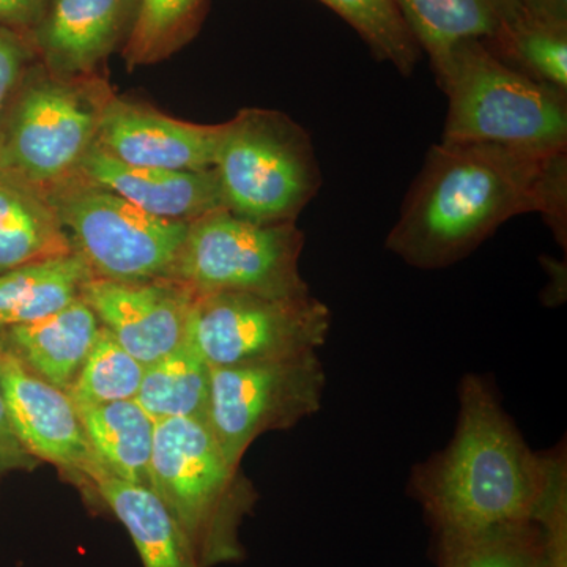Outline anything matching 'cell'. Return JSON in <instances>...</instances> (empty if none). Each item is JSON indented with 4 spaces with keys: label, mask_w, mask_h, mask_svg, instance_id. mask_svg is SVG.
Returning a JSON list of instances; mask_svg holds the SVG:
<instances>
[{
    "label": "cell",
    "mask_w": 567,
    "mask_h": 567,
    "mask_svg": "<svg viewBox=\"0 0 567 567\" xmlns=\"http://www.w3.org/2000/svg\"><path fill=\"white\" fill-rule=\"evenodd\" d=\"M0 386L7 415L22 447L54 465L95 505V487L107 477L85 434L80 412L65 391L33 374L0 344Z\"/></svg>",
    "instance_id": "cell-11"
},
{
    "label": "cell",
    "mask_w": 567,
    "mask_h": 567,
    "mask_svg": "<svg viewBox=\"0 0 567 567\" xmlns=\"http://www.w3.org/2000/svg\"><path fill=\"white\" fill-rule=\"evenodd\" d=\"M145 365L100 328L87 360L69 390L76 409L130 401L140 393Z\"/></svg>",
    "instance_id": "cell-27"
},
{
    "label": "cell",
    "mask_w": 567,
    "mask_h": 567,
    "mask_svg": "<svg viewBox=\"0 0 567 567\" xmlns=\"http://www.w3.org/2000/svg\"><path fill=\"white\" fill-rule=\"evenodd\" d=\"M151 488L188 537L200 567L244 561L240 529L259 495L240 466L226 461L207 421L155 423Z\"/></svg>",
    "instance_id": "cell-4"
},
{
    "label": "cell",
    "mask_w": 567,
    "mask_h": 567,
    "mask_svg": "<svg viewBox=\"0 0 567 567\" xmlns=\"http://www.w3.org/2000/svg\"><path fill=\"white\" fill-rule=\"evenodd\" d=\"M0 480H2V475H0Z\"/></svg>",
    "instance_id": "cell-33"
},
{
    "label": "cell",
    "mask_w": 567,
    "mask_h": 567,
    "mask_svg": "<svg viewBox=\"0 0 567 567\" xmlns=\"http://www.w3.org/2000/svg\"><path fill=\"white\" fill-rule=\"evenodd\" d=\"M481 41L509 69L567 93V24L520 9Z\"/></svg>",
    "instance_id": "cell-23"
},
{
    "label": "cell",
    "mask_w": 567,
    "mask_h": 567,
    "mask_svg": "<svg viewBox=\"0 0 567 567\" xmlns=\"http://www.w3.org/2000/svg\"><path fill=\"white\" fill-rule=\"evenodd\" d=\"M85 434L107 475L151 487L155 421L136 399L78 409Z\"/></svg>",
    "instance_id": "cell-20"
},
{
    "label": "cell",
    "mask_w": 567,
    "mask_h": 567,
    "mask_svg": "<svg viewBox=\"0 0 567 567\" xmlns=\"http://www.w3.org/2000/svg\"><path fill=\"white\" fill-rule=\"evenodd\" d=\"M547 477V453L528 446L488 380L466 374L453 439L412 470L409 494L434 540L450 539L535 522Z\"/></svg>",
    "instance_id": "cell-2"
},
{
    "label": "cell",
    "mask_w": 567,
    "mask_h": 567,
    "mask_svg": "<svg viewBox=\"0 0 567 567\" xmlns=\"http://www.w3.org/2000/svg\"><path fill=\"white\" fill-rule=\"evenodd\" d=\"M402 17L429 59L464 40H486L520 11L518 0H398Z\"/></svg>",
    "instance_id": "cell-21"
},
{
    "label": "cell",
    "mask_w": 567,
    "mask_h": 567,
    "mask_svg": "<svg viewBox=\"0 0 567 567\" xmlns=\"http://www.w3.org/2000/svg\"><path fill=\"white\" fill-rule=\"evenodd\" d=\"M327 372L319 352L212 368L208 425L224 457L238 468L254 440L289 431L322 409Z\"/></svg>",
    "instance_id": "cell-10"
},
{
    "label": "cell",
    "mask_w": 567,
    "mask_h": 567,
    "mask_svg": "<svg viewBox=\"0 0 567 567\" xmlns=\"http://www.w3.org/2000/svg\"><path fill=\"white\" fill-rule=\"evenodd\" d=\"M111 93L104 82L29 70L0 125V169L43 192L78 174Z\"/></svg>",
    "instance_id": "cell-6"
},
{
    "label": "cell",
    "mask_w": 567,
    "mask_h": 567,
    "mask_svg": "<svg viewBox=\"0 0 567 567\" xmlns=\"http://www.w3.org/2000/svg\"><path fill=\"white\" fill-rule=\"evenodd\" d=\"M431 65L447 99L443 144L566 152V92L509 69L481 40L454 44Z\"/></svg>",
    "instance_id": "cell-3"
},
{
    "label": "cell",
    "mask_w": 567,
    "mask_h": 567,
    "mask_svg": "<svg viewBox=\"0 0 567 567\" xmlns=\"http://www.w3.org/2000/svg\"><path fill=\"white\" fill-rule=\"evenodd\" d=\"M81 300L130 354L147 368L185 342L194 292L174 279L91 278Z\"/></svg>",
    "instance_id": "cell-12"
},
{
    "label": "cell",
    "mask_w": 567,
    "mask_h": 567,
    "mask_svg": "<svg viewBox=\"0 0 567 567\" xmlns=\"http://www.w3.org/2000/svg\"><path fill=\"white\" fill-rule=\"evenodd\" d=\"M212 368L186 336L185 342L145 368L136 402L155 423L194 417L208 423Z\"/></svg>",
    "instance_id": "cell-22"
},
{
    "label": "cell",
    "mask_w": 567,
    "mask_h": 567,
    "mask_svg": "<svg viewBox=\"0 0 567 567\" xmlns=\"http://www.w3.org/2000/svg\"><path fill=\"white\" fill-rule=\"evenodd\" d=\"M35 59L25 33L0 25V125Z\"/></svg>",
    "instance_id": "cell-29"
},
{
    "label": "cell",
    "mask_w": 567,
    "mask_h": 567,
    "mask_svg": "<svg viewBox=\"0 0 567 567\" xmlns=\"http://www.w3.org/2000/svg\"><path fill=\"white\" fill-rule=\"evenodd\" d=\"M47 194L92 278H171L189 223L153 216L80 174Z\"/></svg>",
    "instance_id": "cell-8"
},
{
    "label": "cell",
    "mask_w": 567,
    "mask_h": 567,
    "mask_svg": "<svg viewBox=\"0 0 567 567\" xmlns=\"http://www.w3.org/2000/svg\"><path fill=\"white\" fill-rule=\"evenodd\" d=\"M331 323L330 308L312 295L194 293L188 339L210 368H227L319 352Z\"/></svg>",
    "instance_id": "cell-9"
},
{
    "label": "cell",
    "mask_w": 567,
    "mask_h": 567,
    "mask_svg": "<svg viewBox=\"0 0 567 567\" xmlns=\"http://www.w3.org/2000/svg\"><path fill=\"white\" fill-rule=\"evenodd\" d=\"M50 0H0V25L28 35Z\"/></svg>",
    "instance_id": "cell-31"
},
{
    "label": "cell",
    "mask_w": 567,
    "mask_h": 567,
    "mask_svg": "<svg viewBox=\"0 0 567 567\" xmlns=\"http://www.w3.org/2000/svg\"><path fill=\"white\" fill-rule=\"evenodd\" d=\"M92 278L80 254L50 257L0 275V333L37 322L80 300Z\"/></svg>",
    "instance_id": "cell-19"
},
{
    "label": "cell",
    "mask_w": 567,
    "mask_h": 567,
    "mask_svg": "<svg viewBox=\"0 0 567 567\" xmlns=\"http://www.w3.org/2000/svg\"><path fill=\"white\" fill-rule=\"evenodd\" d=\"M518 3L533 17L567 24V0H518Z\"/></svg>",
    "instance_id": "cell-32"
},
{
    "label": "cell",
    "mask_w": 567,
    "mask_h": 567,
    "mask_svg": "<svg viewBox=\"0 0 567 567\" xmlns=\"http://www.w3.org/2000/svg\"><path fill=\"white\" fill-rule=\"evenodd\" d=\"M78 174L158 218L192 223L224 208L215 169L173 171L134 166L114 158L93 142L78 167Z\"/></svg>",
    "instance_id": "cell-15"
},
{
    "label": "cell",
    "mask_w": 567,
    "mask_h": 567,
    "mask_svg": "<svg viewBox=\"0 0 567 567\" xmlns=\"http://www.w3.org/2000/svg\"><path fill=\"white\" fill-rule=\"evenodd\" d=\"M213 169L224 208L260 224L297 221L322 186L311 137L276 111L245 110L224 123Z\"/></svg>",
    "instance_id": "cell-5"
},
{
    "label": "cell",
    "mask_w": 567,
    "mask_h": 567,
    "mask_svg": "<svg viewBox=\"0 0 567 567\" xmlns=\"http://www.w3.org/2000/svg\"><path fill=\"white\" fill-rule=\"evenodd\" d=\"M95 495L132 536L142 566L200 567L188 537L151 487L107 476Z\"/></svg>",
    "instance_id": "cell-18"
},
{
    "label": "cell",
    "mask_w": 567,
    "mask_h": 567,
    "mask_svg": "<svg viewBox=\"0 0 567 567\" xmlns=\"http://www.w3.org/2000/svg\"><path fill=\"white\" fill-rule=\"evenodd\" d=\"M303 246L295 223H254L223 208L189 223L169 279L194 293L308 297L311 290L300 274Z\"/></svg>",
    "instance_id": "cell-7"
},
{
    "label": "cell",
    "mask_w": 567,
    "mask_h": 567,
    "mask_svg": "<svg viewBox=\"0 0 567 567\" xmlns=\"http://www.w3.org/2000/svg\"><path fill=\"white\" fill-rule=\"evenodd\" d=\"M539 213L563 248L567 238L566 152L495 144H440L406 194L386 249L410 267H451L514 216Z\"/></svg>",
    "instance_id": "cell-1"
},
{
    "label": "cell",
    "mask_w": 567,
    "mask_h": 567,
    "mask_svg": "<svg viewBox=\"0 0 567 567\" xmlns=\"http://www.w3.org/2000/svg\"><path fill=\"white\" fill-rule=\"evenodd\" d=\"M136 0H50L28 33L41 66L61 78L93 76L125 43Z\"/></svg>",
    "instance_id": "cell-14"
},
{
    "label": "cell",
    "mask_w": 567,
    "mask_h": 567,
    "mask_svg": "<svg viewBox=\"0 0 567 567\" xmlns=\"http://www.w3.org/2000/svg\"><path fill=\"white\" fill-rule=\"evenodd\" d=\"M436 567H547L536 522H518L476 535L434 540Z\"/></svg>",
    "instance_id": "cell-24"
},
{
    "label": "cell",
    "mask_w": 567,
    "mask_h": 567,
    "mask_svg": "<svg viewBox=\"0 0 567 567\" xmlns=\"http://www.w3.org/2000/svg\"><path fill=\"white\" fill-rule=\"evenodd\" d=\"M334 11L368 44L379 61L412 76L421 48L402 17L398 0H319Z\"/></svg>",
    "instance_id": "cell-26"
},
{
    "label": "cell",
    "mask_w": 567,
    "mask_h": 567,
    "mask_svg": "<svg viewBox=\"0 0 567 567\" xmlns=\"http://www.w3.org/2000/svg\"><path fill=\"white\" fill-rule=\"evenodd\" d=\"M207 0H136L123 58L130 69L169 58L193 39Z\"/></svg>",
    "instance_id": "cell-25"
},
{
    "label": "cell",
    "mask_w": 567,
    "mask_h": 567,
    "mask_svg": "<svg viewBox=\"0 0 567 567\" xmlns=\"http://www.w3.org/2000/svg\"><path fill=\"white\" fill-rule=\"evenodd\" d=\"M70 252L47 192L0 169V275Z\"/></svg>",
    "instance_id": "cell-17"
},
{
    "label": "cell",
    "mask_w": 567,
    "mask_h": 567,
    "mask_svg": "<svg viewBox=\"0 0 567 567\" xmlns=\"http://www.w3.org/2000/svg\"><path fill=\"white\" fill-rule=\"evenodd\" d=\"M100 328L99 317L80 298L55 315L3 331L0 344L33 374L69 393Z\"/></svg>",
    "instance_id": "cell-16"
},
{
    "label": "cell",
    "mask_w": 567,
    "mask_h": 567,
    "mask_svg": "<svg viewBox=\"0 0 567 567\" xmlns=\"http://www.w3.org/2000/svg\"><path fill=\"white\" fill-rule=\"evenodd\" d=\"M223 134L224 123L177 121L144 104L110 95L95 142L114 158L134 166L207 171L215 166Z\"/></svg>",
    "instance_id": "cell-13"
},
{
    "label": "cell",
    "mask_w": 567,
    "mask_h": 567,
    "mask_svg": "<svg viewBox=\"0 0 567 567\" xmlns=\"http://www.w3.org/2000/svg\"><path fill=\"white\" fill-rule=\"evenodd\" d=\"M546 491L535 514L543 533L547 567H567V456L566 443L548 451Z\"/></svg>",
    "instance_id": "cell-28"
},
{
    "label": "cell",
    "mask_w": 567,
    "mask_h": 567,
    "mask_svg": "<svg viewBox=\"0 0 567 567\" xmlns=\"http://www.w3.org/2000/svg\"><path fill=\"white\" fill-rule=\"evenodd\" d=\"M40 462L22 447L14 435L7 415L6 399L0 386V475L13 472H32Z\"/></svg>",
    "instance_id": "cell-30"
}]
</instances>
